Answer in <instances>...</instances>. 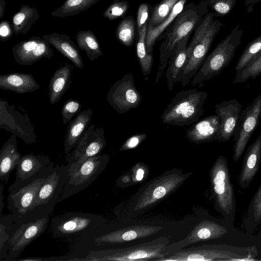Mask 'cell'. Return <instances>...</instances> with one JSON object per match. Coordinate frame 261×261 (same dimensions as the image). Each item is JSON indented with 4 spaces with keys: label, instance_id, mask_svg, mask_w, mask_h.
Masks as SVG:
<instances>
[{
    "label": "cell",
    "instance_id": "4fadbf2b",
    "mask_svg": "<svg viewBox=\"0 0 261 261\" xmlns=\"http://www.w3.org/2000/svg\"><path fill=\"white\" fill-rule=\"evenodd\" d=\"M261 118V95L257 96L245 109L242 110L233 137V158L237 162L243 154L248 141Z\"/></svg>",
    "mask_w": 261,
    "mask_h": 261
},
{
    "label": "cell",
    "instance_id": "277c9868",
    "mask_svg": "<svg viewBox=\"0 0 261 261\" xmlns=\"http://www.w3.org/2000/svg\"><path fill=\"white\" fill-rule=\"evenodd\" d=\"M169 238L160 237L150 241L124 248L89 250L73 256V260H156L168 255L165 248Z\"/></svg>",
    "mask_w": 261,
    "mask_h": 261
},
{
    "label": "cell",
    "instance_id": "ab89813d",
    "mask_svg": "<svg viewBox=\"0 0 261 261\" xmlns=\"http://www.w3.org/2000/svg\"><path fill=\"white\" fill-rule=\"evenodd\" d=\"M129 8V3L125 1L114 0L103 13V17L114 20L124 17Z\"/></svg>",
    "mask_w": 261,
    "mask_h": 261
},
{
    "label": "cell",
    "instance_id": "7bdbcfd3",
    "mask_svg": "<svg viewBox=\"0 0 261 261\" xmlns=\"http://www.w3.org/2000/svg\"><path fill=\"white\" fill-rule=\"evenodd\" d=\"M151 8V6L148 3H142L139 7L137 17V31L148 25L152 12L150 11Z\"/></svg>",
    "mask_w": 261,
    "mask_h": 261
},
{
    "label": "cell",
    "instance_id": "8992f818",
    "mask_svg": "<svg viewBox=\"0 0 261 261\" xmlns=\"http://www.w3.org/2000/svg\"><path fill=\"white\" fill-rule=\"evenodd\" d=\"M255 246L238 247L227 244H203L170 253L159 261H218L254 260Z\"/></svg>",
    "mask_w": 261,
    "mask_h": 261
},
{
    "label": "cell",
    "instance_id": "f6af8a7d",
    "mask_svg": "<svg viewBox=\"0 0 261 261\" xmlns=\"http://www.w3.org/2000/svg\"><path fill=\"white\" fill-rule=\"evenodd\" d=\"M132 174L129 175L131 183H135L142 180L145 177L146 171H148V167L142 163L136 164L130 171Z\"/></svg>",
    "mask_w": 261,
    "mask_h": 261
},
{
    "label": "cell",
    "instance_id": "74e56055",
    "mask_svg": "<svg viewBox=\"0 0 261 261\" xmlns=\"http://www.w3.org/2000/svg\"><path fill=\"white\" fill-rule=\"evenodd\" d=\"M179 0H162L154 6L148 21L147 28L155 27L162 23L169 16L175 5Z\"/></svg>",
    "mask_w": 261,
    "mask_h": 261
},
{
    "label": "cell",
    "instance_id": "ba28073f",
    "mask_svg": "<svg viewBox=\"0 0 261 261\" xmlns=\"http://www.w3.org/2000/svg\"><path fill=\"white\" fill-rule=\"evenodd\" d=\"M243 33V29L238 24L218 43L193 76L192 85H201L204 82L219 74L229 64L236 49L242 42Z\"/></svg>",
    "mask_w": 261,
    "mask_h": 261
},
{
    "label": "cell",
    "instance_id": "f907efd6",
    "mask_svg": "<svg viewBox=\"0 0 261 261\" xmlns=\"http://www.w3.org/2000/svg\"><path fill=\"white\" fill-rule=\"evenodd\" d=\"M261 2V0H246L245 2V6L253 5L256 3Z\"/></svg>",
    "mask_w": 261,
    "mask_h": 261
},
{
    "label": "cell",
    "instance_id": "8d00e7d4",
    "mask_svg": "<svg viewBox=\"0 0 261 261\" xmlns=\"http://www.w3.org/2000/svg\"><path fill=\"white\" fill-rule=\"evenodd\" d=\"M261 54V35L249 42L244 49L234 69L236 72L246 67Z\"/></svg>",
    "mask_w": 261,
    "mask_h": 261
},
{
    "label": "cell",
    "instance_id": "83f0119b",
    "mask_svg": "<svg viewBox=\"0 0 261 261\" xmlns=\"http://www.w3.org/2000/svg\"><path fill=\"white\" fill-rule=\"evenodd\" d=\"M190 35H188L179 41L168 61L166 78L168 89L170 91L173 89L177 78L186 64L188 43Z\"/></svg>",
    "mask_w": 261,
    "mask_h": 261
},
{
    "label": "cell",
    "instance_id": "7a4b0ae2",
    "mask_svg": "<svg viewBox=\"0 0 261 261\" xmlns=\"http://www.w3.org/2000/svg\"><path fill=\"white\" fill-rule=\"evenodd\" d=\"M208 0H201L197 4L192 2L186 5L162 35L160 39L164 40L160 47V64L155 84L159 82L178 43L191 34L199 21L208 13Z\"/></svg>",
    "mask_w": 261,
    "mask_h": 261
},
{
    "label": "cell",
    "instance_id": "52a82bcc",
    "mask_svg": "<svg viewBox=\"0 0 261 261\" xmlns=\"http://www.w3.org/2000/svg\"><path fill=\"white\" fill-rule=\"evenodd\" d=\"M207 97L206 92L197 88L177 92L161 115L162 122L179 126L192 125L203 114Z\"/></svg>",
    "mask_w": 261,
    "mask_h": 261
},
{
    "label": "cell",
    "instance_id": "d590c367",
    "mask_svg": "<svg viewBox=\"0 0 261 261\" xmlns=\"http://www.w3.org/2000/svg\"><path fill=\"white\" fill-rule=\"evenodd\" d=\"M115 35L118 41L123 45L130 47L135 37V22L133 16L123 18L118 23Z\"/></svg>",
    "mask_w": 261,
    "mask_h": 261
},
{
    "label": "cell",
    "instance_id": "4dcf8cb0",
    "mask_svg": "<svg viewBox=\"0 0 261 261\" xmlns=\"http://www.w3.org/2000/svg\"><path fill=\"white\" fill-rule=\"evenodd\" d=\"M40 16L37 9L27 5H23L12 16V27L15 35H25Z\"/></svg>",
    "mask_w": 261,
    "mask_h": 261
},
{
    "label": "cell",
    "instance_id": "60d3db41",
    "mask_svg": "<svg viewBox=\"0 0 261 261\" xmlns=\"http://www.w3.org/2000/svg\"><path fill=\"white\" fill-rule=\"evenodd\" d=\"M208 7L213 10L215 17H224L233 9L237 0H208Z\"/></svg>",
    "mask_w": 261,
    "mask_h": 261
},
{
    "label": "cell",
    "instance_id": "7dc6e473",
    "mask_svg": "<svg viewBox=\"0 0 261 261\" xmlns=\"http://www.w3.org/2000/svg\"><path fill=\"white\" fill-rule=\"evenodd\" d=\"M0 188H1V194H0V197H1V198H0V212H1V214H2V210H3V208L4 207V203L3 202V189H4V186H3V185L2 184V183H1L0 184Z\"/></svg>",
    "mask_w": 261,
    "mask_h": 261
},
{
    "label": "cell",
    "instance_id": "6da1fadb",
    "mask_svg": "<svg viewBox=\"0 0 261 261\" xmlns=\"http://www.w3.org/2000/svg\"><path fill=\"white\" fill-rule=\"evenodd\" d=\"M49 217L31 212L20 217L13 213L1 214L0 260H16L29 244L45 231Z\"/></svg>",
    "mask_w": 261,
    "mask_h": 261
},
{
    "label": "cell",
    "instance_id": "f35d334b",
    "mask_svg": "<svg viewBox=\"0 0 261 261\" xmlns=\"http://www.w3.org/2000/svg\"><path fill=\"white\" fill-rule=\"evenodd\" d=\"M261 74V54L243 69L236 72L233 84L243 83L249 79H254Z\"/></svg>",
    "mask_w": 261,
    "mask_h": 261
},
{
    "label": "cell",
    "instance_id": "f546056e",
    "mask_svg": "<svg viewBox=\"0 0 261 261\" xmlns=\"http://www.w3.org/2000/svg\"><path fill=\"white\" fill-rule=\"evenodd\" d=\"M187 0H179L174 6L168 17L160 24L155 27L147 28L146 36V47L149 53H152L153 47L166 29L184 9Z\"/></svg>",
    "mask_w": 261,
    "mask_h": 261
},
{
    "label": "cell",
    "instance_id": "bcb514c9",
    "mask_svg": "<svg viewBox=\"0 0 261 261\" xmlns=\"http://www.w3.org/2000/svg\"><path fill=\"white\" fill-rule=\"evenodd\" d=\"M14 32L12 25L10 22L3 20L0 22V40L2 42L10 39Z\"/></svg>",
    "mask_w": 261,
    "mask_h": 261
},
{
    "label": "cell",
    "instance_id": "603a6c76",
    "mask_svg": "<svg viewBox=\"0 0 261 261\" xmlns=\"http://www.w3.org/2000/svg\"><path fill=\"white\" fill-rule=\"evenodd\" d=\"M261 162V133L248 146L244 157L238 182L242 189L250 185L258 172Z\"/></svg>",
    "mask_w": 261,
    "mask_h": 261
},
{
    "label": "cell",
    "instance_id": "484cf974",
    "mask_svg": "<svg viewBox=\"0 0 261 261\" xmlns=\"http://www.w3.org/2000/svg\"><path fill=\"white\" fill-rule=\"evenodd\" d=\"M93 114L91 109L84 110L68 124L64 141V153L68 154L76 146L78 141L86 132L91 121Z\"/></svg>",
    "mask_w": 261,
    "mask_h": 261
},
{
    "label": "cell",
    "instance_id": "1f68e13d",
    "mask_svg": "<svg viewBox=\"0 0 261 261\" xmlns=\"http://www.w3.org/2000/svg\"><path fill=\"white\" fill-rule=\"evenodd\" d=\"M76 41L79 48L85 51L91 61H93L102 56L99 42L91 31H79L76 34Z\"/></svg>",
    "mask_w": 261,
    "mask_h": 261
},
{
    "label": "cell",
    "instance_id": "ac0fdd59",
    "mask_svg": "<svg viewBox=\"0 0 261 261\" xmlns=\"http://www.w3.org/2000/svg\"><path fill=\"white\" fill-rule=\"evenodd\" d=\"M51 162L47 156L30 153L22 156L16 168L15 179L9 186L13 191L37 179L48 168Z\"/></svg>",
    "mask_w": 261,
    "mask_h": 261
},
{
    "label": "cell",
    "instance_id": "3957f363",
    "mask_svg": "<svg viewBox=\"0 0 261 261\" xmlns=\"http://www.w3.org/2000/svg\"><path fill=\"white\" fill-rule=\"evenodd\" d=\"M213 12L207 13L195 28L187 47L186 64L177 78L182 86L187 85L202 66L216 35L223 24L215 19Z\"/></svg>",
    "mask_w": 261,
    "mask_h": 261
},
{
    "label": "cell",
    "instance_id": "ee69618b",
    "mask_svg": "<svg viewBox=\"0 0 261 261\" xmlns=\"http://www.w3.org/2000/svg\"><path fill=\"white\" fill-rule=\"evenodd\" d=\"M147 138V135L144 133H138L128 138L122 145L120 151H125L135 148L138 146Z\"/></svg>",
    "mask_w": 261,
    "mask_h": 261
},
{
    "label": "cell",
    "instance_id": "44dd1931",
    "mask_svg": "<svg viewBox=\"0 0 261 261\" xmlns=\"http://www.w3.org/2000/svg\"><path fill=\"white\" fill-rule=\"evenodd\" d=\"M215 112L220 120L219 142L228 141L233 136L242 112V106L237 99L223 101L215 106Z\"/></svg>",
    "mask_w": 261,
    "mask_h": 261
},
{
    "label": "cell",
    "instance_id": "b9f144b4",
    "mask_svg": "<svg viewBox=\"0 0 261 261\" xmlns=\"http://www.w3.org/2000/svg\"><path fill=\"white\" fill-rule=\"evenodd\" d=\"M82 106V104L79 101L72 99H67L61 111L63 124H66L70 121L75 114L80 112Z\"/></svg>",
    "mask_w": 261,
    "mask_h": 261
},
{
    "label": "cell",
    "instance_id": "d6986e66",
    "mask_svg": "<svg viewBox=\"0 0 261 261\" xmlns=\"http://www.w3.org/2000/svg\"><path fill=\"white\" fill-rule=\"evenodd\" d=\"M12 51L16 62L21 65H31L43 58L50 59L54 55L50 44L39 36L18 42Z\"/></svg>",
    "mask_w": 261,
    "mask_h": 261
},
{
    "label": "cell",
    "instance_id": "5b68a950",
    "mask_svg": "<svg viewBox=\"0 0 261 261\" xmlns=\"http://www.w3.org/2000/svg\"><path fill=\"white\" fill-rule=\"evenodd\" d=\"M193 174L177 168L168 170L142 187L130 203L129 212L141 213L159 203L175 191Z\"/></svg>",
    "mask_w": 261,
    "mask_h": 261
},
{
    "label": "cell",
    "instance_id": "7402d4cb",
    "mask_svg": "<svg viewBox=\"0 0 261 261\" xmlns=\"http://www.w3.org/2000/svg\"><path fill=\"white\" fill-rule=\"evenodd\" d=\"M220 120L219 116L212 115L198 120L188 128L186 137L191 142L199 144L218 141L220 137Z\"/></svg>",
    "mask_w": 261,
    "mask_h": 261
},
{
    "label": "cell",
    "instance_id": "9a60e30c",
    "mask_svg": "<svg viewBox=\"0 0 261 261\" xmlns=\"http://www.w3.org/2000/svg\"><path fill=\"white\" fill-rule=\"evenodd\" d=\"M142 96L135 87L132 73L123 75L111 87L107 95V100L119 114H124L138 107L142 101Z\"/></svg>",
    "mask_w": 261,
    "mask_h": 261
},
{
    "label": "cell",
    "instance_id": "2e32d148",
    "mask_svg": "<svg viewBox=\"0 0 261 261\" xmlns=\"http://www.w3.org/2000/svg\"><path fill=\"white\" fill-rule=\"evenodd\" d=\"M102 126L95 127L90 125L75 147L67 154L66 161L69 166H76L86 160L98 155L106 145Z\"/></svg>",
    "mask_w": 261,
    "mask_h": 261
},
{
    "label": "cell",
    "instance_id": "e0dca14e",
    "mask_svg": "<svg viewBox=\"0 0 261 261\" xmlns=\"http://www.w3.org/2000/svg\"><path fill=\"white\" fill-rule=\"evenodd\" d=\"M54 167V164L51 162L35 180L22 188L9 192L7 207L11 213L20 217L30 211L38 191Z\"/></svg>",
    "mask_w": 261,
    "mask_h": 261
},
{
    "label": "cell",
    "instance_id": "9c48e42d",
    "mask_svg": "<svg viewBox=\"0 0 261 261\" xmlns=\"http://www.w3.org/2000/svg\"><path fill=\"white\" fill-rule=\"evenodd\" d=\"M110 159L107 154H98L76 166L68 165L65 183L58 202L86 189L103 172Z\"/></svg>",
    "mask_w": 261,
    "mask_h": 261
},
{
    "label": "cell",
    "instance_id": "681fc988",
    "mask_svg": "<svg viewBox=\"0 0 261 261\" xmlns=\"http://www.w3.org/2000/svg\"><path fill=\"white\" fill-rule=\"evenodd\" d=\"M17 260H23V261H43L44 260V258H42L41 257H27L24 258H21V259H17Z\"/></svg>",
    "mask_w": 261,
    "mask_h": 261
},
{
    "label": "cell",
    "instance_id": "d6a6232c",
    "mask_svg": "<svg viewBox=\"0 0 261 261\" xmlns=\"http://www.w3.org/2000/svg\"><path fill=\"white\" fill-rule=\"evenodd\" d=\"M147 25L138 31L136 43V54L141 70L146 80L150 74L153 62L152 53H149L146 47V36Z\"/></svg>",
    "mask_w": 261,
    "mask_h": 261
},
{
    "label": "cell",
    "instance_id": "5bb4252c",
    "mask_svg": "<svg viewBox=\"0 0 261 261\" xmlns=\"http://www.w3.org/2000/svg\"><path fill=\"white\" fill-rule=\"evenodd\" d=\"M0 128L11 132L26 144L37 141L34 127L27 114L2 99L0 100Z\"/></svg>",
    "mask_w": 261,
    "mask_h": 261
},
{
    "label": "cell",
    "instance_id": "e575fe53",
    "mask_svg": "<svg viewBox=\"0 0 261 261\" xmlns=\"http://www.w3.org/2000/svg\"><path fill=\"white\" fill-rule=\"evenodd\" d=\"M246 216V228H248L250 232L253 231L261 223V185L250 203Z\"/></svg>",
    "mask_w": 261,
    "mask_h": 261
},
{
    "label": "cell",
    "instance_id": "cb8c5ba5",
    "mask_svg": "<svg viewBox=\"0 0 261 261\" xmlns=\"http://www.w3.org/2000/svg\"><path fill=\"white\" fill-rule=\"evenodd\" d=\"M16 136L12 134L3 144L0 151V179L7 183L10 173L17 168L22 158L17 149Z\"/></svg>",
    "mask_w": 261,
    "mask_h": 261
},
{
    "label": "cell",
    "instance_id": "c3c4849f",
    "mask_svg": "<svg viewBox=\"0 0 261 261\" xmlns=\"http://www.w3.org/2000/svg\"><path fill=\"white\" fill-rule=\"evenodd\" d=\"M6 4L5 0H0V18H2L4 15Z\"/></svg>",
    "mask_w": 261,
    "mask_h": 261
},
{
    "label": "cell",
    "instance_id": "4316f807",
    "mask_svg": "<svg viewBox=\"0 0 261 261\" xmlns=\"http://www.w3.org/2000/svg\"><path fill=\"white\" fill-rule=\"evenodd\" d=\"M40 88V85L33 75L14 72L0 75V88L17 93L33 92Z\"/></svg>",
    "mask_w": 261,
    "mask_h": 261
},
{
    "label": "cell",
    "instance_id": "d4e9b609",
    "mask_svg": "<svg viewBox=\"0 0 261 261\" xmlns=\"http://www.w3.org/2000/svg\"><path fill=\"white\" fill-rule=\"evenodd\" d=\"M42 38L63 56L70 60L75 67L80 69L83 68V58L77 46L69 36L54 32L48 35H44Z\"/></svg>",
    "mask_w": 261,
    "mask_h": 261
},
{
    "label": "cell",
    "instance_id": "836d02e7",
    "mask_svg": "<svg viewBox=\"0 0 261 261\" xmlns=\"http://www.w3.org/2000/svg\"><path fill=\"white\" fill-rule=\"evenodd\" d=\"M99 1L100 0H65L50 15L60 18L72 16L89 9Z\"/></svg>",
    "mask_w": 261,
    "mask_h": 261
},
{
    "label": "cell",
    "instance_id": "8fae6325",
    "mask_svg": "<svg viewBox=\"0 0 261 261\" xmlns=\"http://www.w3.org/2000/svg\"><path fill=\"white\" fill-rule=\"evenodd\" d=\"M212 197L217 210L225 216L229 215L235 204L234 189L230 180L227 162L219 156L210 172Z\"/></svg>",
    "mask_w": 261,
    "mask_h": 261
},
{
    "label": "cell",
    "instance_id": "f1b7e54d",
    "mask_svg": "<svg viewBox=\"0 0 261 261\" xmlns=\"http://www.w3.org/2000/svg\"><path fill=\"white\" fill-rule=\"evenodd\" d=\"M73 69L72 65L65 63L58 68L51 76L48 86V97L51 105L59 101L69 88Z\"/></svg>",
    "mask_w": 261,
    "mask_h": 261
},
{
    "label": "cell",
    "instance_id": "30bf717a",
    "mask_svg": "<svg viewBox=\"0 0 261 261\" xmlns=\"http://www.w3.org/2000/svg\"><path fill=\"white\" fill-rule=\"evenodd\" d=\"M101 215L81 212H68L52 218L51 231L56 238H79L105 224Z\"/></svg>",
    "mask_w": 261,
    "mask_h": 261
},
{
    "label": "cell",
    "instance_id": "7c38bea8",
    "mask_svg": "<svg viewBox=\"0 0 261 261\" xmlns=\"http://www.w3.org/2000/svg\"><path fill=\"white\" fill-rule=\"evenodd\" d=\"M68 168V165L54 166L38 191L29 212L41 216L52 213L62 193Z\"/></svg>",
    "mask_w": 261,
    "mask_h": 261
},
{
    "label": "cell",
    "instance_id": "ffe728a7",
    "mask_svg": "<svg viewBox=\"0 0 261 261\" xmlns=\"http://www.w3.org/2000/svg\"><path fill=\"white\" fill-rule=\"evenodd\" d=\"M228 232L226 227L211 220H203L197 224L184 239L168 244L165 252L168 254L197 242L221 238Z\"/></svg>",
    "mask_w": 261,
    "mask_h": 261
}]
</instances>
